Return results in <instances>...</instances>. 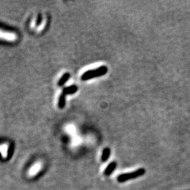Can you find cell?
I'll use <instances>...</instances> for the list:
<instances>
[{
  "label": "cell",
  "instance_id": "6",
  "mask_svg": "<svg viewBox=\"0 0 190 190\" xmlns=\"http://www.w3.org/2000/svg\"><path fill=\"white\" fill-rule=\"evenodd\" d=\"M8 149H9V145L8 144H2L0 145V153H1L2 156L4 159H6L8 155Z\"/></svg>",
  "mask_w": 190,
  "mask_h": 190
},
{
  "label": "cell",
  "instance_id": "7",
  "mask_svg": "<svg viewBox=\"0 0 190 190\" xmlns=\"http://www.w3.org/2000/svg\"><path fill=\"white\" fill-rule=\"evenodd\" d=\"M70 77V75L69 73H64V74L63 75V76L61 77V79L59 80V82H58V86H59V87L63 86V84L66 83L68 80H69Z\"/></svg>",
  "mask_w": 190,
  "mask_h": 190
},
{
  "label": "cell",
  "instance_id": "4",
  "mask_svg": "<svg viewBox=\"0 0 190 190\" xmlns=\"http://www.w3.org/2000/svg\"><path fill=\"white\" fill-rule=\"evenodd\" d=\"M77 90H78V88H77L76 85H75V84H73V85H70L66 87V88H64L62 93L66 96L67 95H73V94L77 92Z\"/></svg>",
  "mask_w": 190,
  "mask_h": 190
},
{
  "label": "cell",
  "instance_id": "9",
  "mask_svg": "<svg viewBox=\"0 0 190 190\" xmlns=\"http://www.w3.org/2000/svg\"><path fill=\"white\" fill-rule=\"evenodd\" d=\"M116 162H112L111 163H110L108 166H107V168H106V170H105V175H109L111 174L113 171L114 170V169L116 168Z\"/></svg>",
  "mask_w": 190,
  "mask_h": 190
},
{
  "label": "cell",
  "instance_id": "1",
  "mask_svg": "<svg viewBox=\"0 0 190 190\" xmlns=\"http://www.w3.org/2000/svg\"><path fill=\"white\" fill-rule=\"evenodd\" d=\"M108 72V68L106 66H102L94 70H89L84 72L81 76V80L83 81H88L92 79L94 77H101L102 75H106Z\"/></svg>",
  "mask_w": 190,
  "mask_h": 190
},
{
  "label": "cell",
  "instance_id": "10",
  "mask_svg": "<svg viewBox=\"0 0 190 190\" xmlns=\"http://www.w3.org/2000/svg\"><path fill=\"white\" fill-rule=\"evenodd\" d=\"M110 154H111V150L109 148H105L104 150H103L102 152V161H106L108 160Z\"/></svg>",
  "mask_w": 190,
  "mask_h": 190
},
{
  "label": "cell",
  "instance_id": "8",
  "mask_svg": "<svg viewBox=\"0 0 190 190\" xmlns=\"http://www.w3.org/2000/svg\"><path fill=\"white\" fill-rule=\"evenodd\" d=\"M65 106H66V95H63V93H61L59 98L58 106L59 109H62L65 107Z\"/></svg>",
  "mask_w": 190,
  "mask_h": 190
},
{
  "label": "cell",
  "instance_id": "5",
  "mask_svg": "<svg viewBox=\"0 0 190 190\" xmlns=\"http://www.w3.org/2000/svg\"><path fill=\"white\" fill-rule=\"evenodd\" d=\"M40 170V163H36L34 165L33 167H31L28 170V176L29 177H33L35 176L37 173L39 172V170Z\"/></svg>",
  "mask_w": 190,
  "mask_h": 190
},
{
  "label": "cell",
  "instance_id": "3",
  "mask_svg": "<svg viewBox=\"0 0 190 190\" xmlns=\"http://www.w3.org/2000/svg\"><path fill=\"white\" fill-rule=\"evenodd\" d=\"M18 39V36L15 33L9 32L0 29V40L7 42H15Z\"/></svg>",
  "mask_w": 190,
  "mask_h": 190
},
{
  "label": "cell",
  "instance_id": "2",
  "mask_svg": "<svg viewBox=\"0 0 190 190\" xmlns=\"http://www.w3.org/2000/svg\"><path fill=\"white\" fill-rule=\"evenodd\" d=\"M145 173V170H144V169L141 168L137 170L134 171V172L122 174V175H120L118 177V180L119 182H125L130 179H132V178H135V177H139V176L142 175Z\"/></svg>",
  "mask_w": 190,
  "mask_h": 190
}]
</instances>
